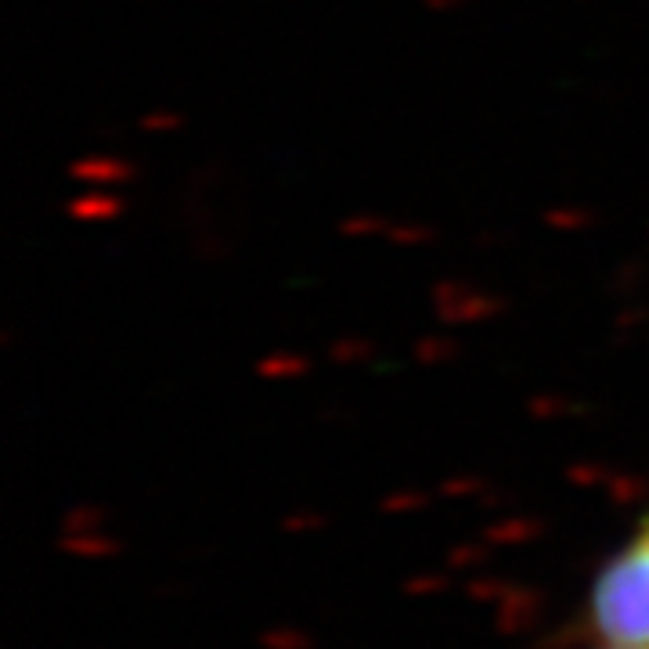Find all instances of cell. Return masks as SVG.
Here are the masks:
<instances>
[{"label": "cell", "mask_w": 649, "mask_h": 649, "mask_svg": "<svg viewBox=\"0 0 649 649\" xmlns=\"http://www.w3.org/2000/svg\"><path fill=\"white\" fill-rule=\"evenodd\" d=\"M588 617L606 646H649V516L599 566Z\"/></svg>", "instance_id": "1"}, {"label": "cell", "mask_w": 649, "mask_h": 649, "mask_svg": "<svg viewBox=\"0 0 649 649\" xmlns=\"http://www.w3.org/2000/svg\"><path fill=\"white\" fill-rule=\"evenodd\" d=\"M603 649H649V646H603Z\"/></svg>", "instance_id": "2"}]
</instances>
